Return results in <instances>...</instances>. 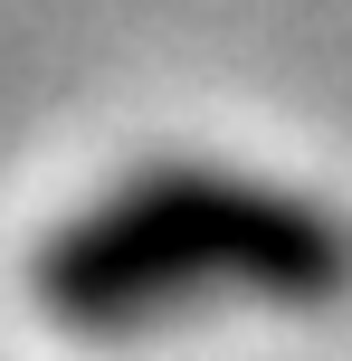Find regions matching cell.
Instances as JSON below:
<instances>
[{
  "mask_svg": "<svg viewBox=\"0 0 352 361\" xmlns=\"http://www.w3.org/2000/svg\"><path fill=\"white\" fill-rule=\"evenodd\" d=\"M352 314V209L238 133H114L10 200L0 333L29 361H257Z\"/></svg>",
  "mask_w": 352,
  "mask_h": 361,
  "instance_id": "6da1fadb",
  "label": "cell"
}]
</instances>
